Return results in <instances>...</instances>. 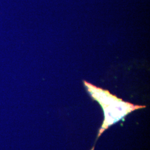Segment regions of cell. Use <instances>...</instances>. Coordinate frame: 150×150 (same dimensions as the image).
Returning a JSON list of instances; mask_svg holds the SVG:
<instances>
[{
    "label": "cell",
    "mask_w": 150,
    "mask_h": 150,
    "mask_svg": "<svg viewBox=\"0 0 150 150\" xmlns=\"http://www.w3.org/2000/svg\"><path fill=\"white\" fill-rule=\"evenodd\" d=\"M85 85L91 96L99 102L103 107L106 119L102 127L103 130L110 125L118 121L128 113L143 107L123 102L122 100L110 94L108 91L97 88L86 81H85Z\"/></svg>",
    "instance_id": "obj_1"
}]
</instances>
